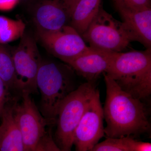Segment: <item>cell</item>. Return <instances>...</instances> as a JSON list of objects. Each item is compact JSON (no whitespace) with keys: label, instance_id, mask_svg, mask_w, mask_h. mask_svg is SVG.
Here are the masks:
<instances>
[{"label":"cell","instance_id":"d4e9b609","mask_svg":"<svg viewBox=\"0 0 151 151\" xmlns=\"http://www.w3.org/2000/svg\"><path fill=\"white\" fill-rule=\"evenodd\" d=\"M0 119H1V115H0Z\"/></svg>","mask_w":151,"mask_h":151},{"label":"cell","instance_id":"2e32d148","mask_svg":"<svg viewBox=\"0 0 151 151\" xmlns=\"http://www.w3.org/2000/svg\"><path fill=\"white\" fill-rule=\"evenodd\" d=\"M0 78L9 91L16 89L15 72L12 55L5 45L0 44Z\"/></svg>","mask_w":151,"mask_h":151},{"label":"cell","instance_id":"ffe728a7","mask_svg":"<svg viewBox=\"0 0 151 151\" xmlns=\"http://www.w3.org/2000/svg\"><path fill=\"white\" fill-rule=\"evenodd\" d=\"M41 142L45 151H65L60 148L57 145L50 133L45 134Z\"/></svg>","mask_w":151,"mask_h":151},{"label":"cell","instance_id":"8fae6325","mask_svg":"<svg viewBox=\"0 0 151 151\" xmlns=\"http://www.w3.org/2000/svg\"><path fill=\"white\" fill-rule=\"evenodd\" d=\"M116 52L91 48L87 52L63 62L87 81L95 82L101 74L106 73Z\"/></svg>","mask_w":151,"mask_h":151},{"label":"cell","instance_id":"d6986e66","mask_svg":"<svg viewBox=\"0 0 151 151\" xmlns=\"http://www.w3.org/2000/svg\"><path fill=\"white\" fill-rule=\"evenodd\" d=\"M118 139L120 142L130 151H151L150 143L137 141L130 136H127Z\"/></svg>","mask_w":151,"mask_h":151},{"label":"cell","instance_id":"6da1fadb","mask_svg":"<svg viewBox=\"0 0 151 151\" xmlns=\"http://www.w3.org/2000/svg\"><path fill=\"white\" fill-rule=\"evenodd\" d=\"M103 74L106 89L103 108L107 124L105 135L117 139L148 131L150 124L142 100L123 91L110 76Z\"/></svg>","mask_w":151,"mask_h":151},{"label":"cell","instance_id":"9a60e30c","mask_svg":"<svg viewBox=\"0 0 151 151\" xmlns=\"http://www.w3.org/2000/svg\"><path fill=\"white\" fill-rule=\"evenodd\" d=\"M25 29L22 20L0 16V44L5 45L21 38L25 33Z\"/></svg>","mask_w":151,"mask_h":151},{"label":"cell","instance_id":"ac0fdd59","mask_svg":"<svg viewBox=\"0 0 151 151\" xmlns=\"http://www.w3.org/2000/svg\"><path fill=\"white\" fill-rule=\"evenodd\" d=\"M116 9L139 10L151 7V0H113Z\"/></svg>","mask_w":151,"mask_h":151},{"label":"cell","instance_id":"7402d4cb","mask_svg":"<svg viewBox=\"0 0 151 151\" xmlns=\"http://www.w3.org/2000/svg\"><path fill=\"white\" fill-rule=\"evenodd\" d=\"M20 0H0V11L7 12L13 9Z\"/></svg>","mask_w":151,"mask_h":151},{"label":"cell","instance_id":"277c9868","mask_svg":"<svg viewBox=\"0 0 151 151\" xmlns=\"http://www.w3.org/2000/svg\"><path fill=\"white\" fill-rule=\"evenodd\" d=\"M95 82L81 84L66 97L60 106L55 132L57 145L65 151H71L74 132L96 90Z\"/></svg>","mask_w":151,"mask_h":151},{"label":"cell","instance_id":"52a82bcc","mask_svg":"<svg viewBox=\"0 0 151 151\" xmlns=\"http://www.w3.org/2000/svg\"><path fill=\"white\" fill-rule=\"evenodd\" d=\"M22 95L21 102L13 105L14 116L21 133L24 151H35L46 134L48 122L38 110L31 94L23 92Z\"/></svg>","mask_w":151,"mask_h":151},{"label":"cell","instance_id":"4fadbf2b","mask_svg":"<svg viewBox=\"0 0 151 151\" xmlns=\"http://www.w3.org/2000/svg\"><path fill=\"white\" fill-rule=\"evenodd\" d=\"M1 119L0 151H24L21 133L14 116L13 105L6 103Z\"/></svg>","mask_w":151,"mask_h":151},{"label":"cell","instance_id":"5b68a950","mask_svg":"<svg viewBox=\"0 0 151 151\" xmlns=\"http://www.w3.org/2000/svg\"><path fill=\"white\" fill-rule=\"evenodd\" d=\"M81 37L89 47L111 52H122L131 42L122 22L103 7Z\"/></svg>","mask_w":151,"mask_h":151},{"label":"cell","instance_id":"9c48e42d","mask_svg":"<svg viewBox=\"0 0 151 151\" xmlns=\"http://www.w3.org/2000/svg\"><path fill=\"white\" fill-rule=\"evenodd\" d=\"M38 39L52 55L63 62L89 51L83 38L70 25L54 31L37 30Z\"/></svg>","mask_w":151,"mask_h":151},{"label":"cell","instance_id":"7c38bea8","mask_svg":"<svg viewBox=\"0 0 151 151\" xmlns=\"http://www.w3.org/2000/svg\"><path fill=\"white\" fill-rule=\"evenodd\" d=\"M130 42L137 41L151 49V8L135 10L117 9Z\"/></svg>","mask_w":151,"mask_h":151},{"label":"cell","instance_id":"5bb4252c","mask_svg":"<svg viewBox=\"0 0 151 151\" xmlns=\"http://www.w3.org/2000/svg\"><path fill=\"white\" fill-rule=\"evenodd\" d=\"M103 0H79L71 15L70 23L81 36L85 32L102 7Z\"/></svg>","mask_w":151,"mask_h":151},{"label":"cell","instance_id":"7a4b0ae2","mask_svg":"<svg viewBox=\"0 0 151 151\" xmlns=\"http://www.w3.org/2000/svg\"><path fill=\"white\" fill-rule=\"evenodd\" d=\"M122 90L141 100L151 94V49L116 52L105 73Z\"/></svg>","mask_w":151,"mask_h":151},{"label":"cell","instance_id":"8992f818","mask_svg":"<svg viewBox=\"0 0 151 151\" xmlns=\"http://www.w3.org/2000/svg\"><path fill=\"white\" fill-rule=\"evenodd\" d=\"M15 72L16 89L30 94L38 89L36 78L42 60L35 39L25 33L12 52Z\"/></svg>","mask_w":151,"mask_h":151},{"label":"cell","instance_id":"e0dca14e","mask_svg":"<svg viewBox=\"0 0 151 151\" xmlns=\"http://www.w3.org/2000/svg\"><path fill=\"white\" fill-rule=\"evenodd\" d=\"M89 151H130L119 141V139L108 138L97 143Z\"/></svg>","mask_w":151,"mask_h":151},{"label":"cell","instance_id":"cb8c5ba5","mask_svg":"<svg viewBox=\"0 0 151 151\" xmlns=\"http://www.w3.org/2000/svg\"><path fill=\"white\" fill-rule=\"evenodd\" d=\"M70 2L71 3V5H72V10H73V9H74V8H75L76 5V4L78 3V2L79 1V0H70Z\"/></svg>","mask_w":151,"mask_h":151},{"label":"cell","instance_id":"30bf717a","mask_svg":"<svg viewBox=\"0 0 151 151\" xmlns=\"http://www.w3.org/2000/svg\"><path fill=\"white\" fill-rule=\"evenodd\" d=\"M72 7L70 0H38L32 11L37 30L54 31L70 25Z\"/></svg>","mask_w":151,"mask_h":151},{"label":"cell","instance_id":"603a6c76","mask_svg":"<svg viewBox=\"0 0 151 151\" xmlns=\"http://www.w3.org/2000/svg\"><path fill=\"white\" fill-rule=\"evenodd\" d=\"M35 151H45L44 149L41 142H40L38 145Z\"/></svg>","mask_w":151,"mask_h":151},{"label":"cell","instance_id":"44dd1931","mask_svg":"<svg viewBox=\"0 0 151 151\" xmlns=\"http://www.w3.org/2000/svg\"><path fill=\"white\" fill-rule=\"evenodd\" d=\"M8 94V89L0 78V115L7 102Z\"/></svg>","mask_w":151,"mask_h":151},{"label":"cell","instance_id":"ba28073f","mask_svg":"<svg viewBox=\"0 0 151 151\" xmlns=\"http://www.w3.org/2000/svg\"><path fill=\"white\" fill-rule=\"evenodd\" d=\"M103 108L96 89L78 126L74 137L75 151H89L105 135Z\"/></svg>","mask_w":151,"mask_h":151},{"label":"cell","instance_id":"3957f363","mask_svg":"<svg viewBox=\"0 0 151 151\" xmlns=\"http://www.w3.org/2000/svg\"><path fill=\"white\" fill-rule=\"evenodd\" d=\"M75 78L74 70L66 63L42 60L36 84L41 94L42 115L48 123L56 122L60 106L76 89Z\"/></svg>","mask_w":151,"mask_h":151}]
</instances>
